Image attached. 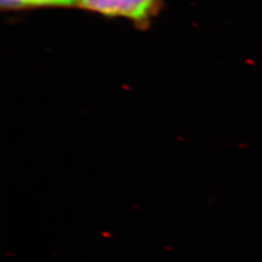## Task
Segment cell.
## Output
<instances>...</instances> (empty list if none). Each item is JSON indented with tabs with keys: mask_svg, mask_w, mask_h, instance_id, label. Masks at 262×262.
I'll return each instance as SVG.
<instances>
[{
	"mask_svg": "<svg viewBox=\"0 0 262 262\" xmlns=\"http://www.w3.org/2000/svg\"><path fill=\"white\" fill-rule=\"evenodd\" d=\"M162 0H79L81 9L110 18H124L136 28L147 29L162 9Z\"/></svg>",
	"mask_w": 262,
	"mask_h": 262,
	"instance_id": "1",
	"label": "cell"
},
{
	"mask_svg": "<svg viewBox=\"0 0 262 262\" xmlns=\"http://www.w3.org/2000/svg\"><path fill=\"white\" fill-rule=\"evenodd\" d=\"M28 8L78 7L79 0H26Z\"/></svg>",
	"mask_w": 262,
	"mask_h": 262,
	"instance_id": "2",
	"label": "cell"
},
{
	"mask_svg": "<svg viewBox=\"0 0 262 262\" xmlns=\"http://www.w3.org/2000/svg\"><path fill=\"white\" fill-rule=\"evenodd\" d=\"M1 7L5 10L28 9L26 0H1Z\"/></svg>",
	"mask_w": 262,
	"mask_h": 262,
	"instance_id": "3",
	"label": "cell"
}]
</instances>
